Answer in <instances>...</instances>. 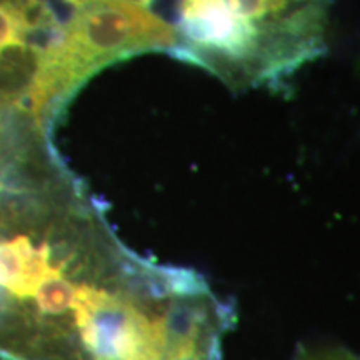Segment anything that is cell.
I'll return each instance as SVG.
<instances>
[{
    "instance_id": "cell-1",
    "label": "cell",
    "mask_w": 360,
    "mask_h": 360,
    "mask_svg": "<svg viewBox=\"0 0 360 360\" xmlns=\"http://www.w3.org/2000/svg\"><path fill=\"white\" fill-rule=\"evenodd\" d=\"M335 0H154L170 56L236 92L282 89L326 56Z\"/></svg>"
},
{
    "instance_id": "cell-2",
    "label": "cell",
    "mask_w": 360,
    "mask_h": 360,
    "mask_svg": "<svg viewBox=\"0 0 360 360\" xmlns=\"http://www.w3.org/2000/svg\"><path fill=\"white\" fill-rule=\"evenodd\" d=\"M172 49V29L154 12L129 2L92 4L69 22L60 47L35 62L32 82L44 98L62 105L102 67L146 52L170 56Z\"/></svg>"
},
{
    "instance_id": "cell-3",
    "label": "cell",
    "mask_w": 360,
    "mask_h": 360,
    "mask_svg": "<svg viewBox=\"0 0 360 360\" xmlns=\"http://www.w3.org/2000/svg\"><path fill=\"white\" fill-rule=\"evenodd\" d=\"M29 22L17 0H0V52L24 47Z\"/></svg>"
},
{
    "instance_id": "cell-4",
    "label": "cell",
    "mask_w": 360,
    "mask_h": 360,
    "mask_svg": "<svg viewBox=\"0 0 360 360\" xmlns=\"http://www.w3.org/2000/svg\"><path fill=\"white\" fill-rule=\"evenodd\" d=\"M295 360H360V357L344 349H321L302 352Z\"/></svg>"
},
{
    "instance_id": "cell-5",
    "label": "cell",
    "mask_w": 360,
    "mask_h": 360,
    "mask_svg": "<svg viewBox=\"0 0 360 360\" xmlns=\"http://www.w3.org/2000/svg\"><path fill=\"white\" fill-rule=\"evenodd\" d=\"M2 191H4V187H2V180H0V193H2Z\"/></svg>"
}]
</instances>
